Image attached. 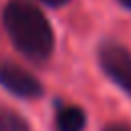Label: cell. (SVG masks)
I'll return each mask as SVG.
<instances>
[{"mask_svg": "<svg viewBox=\"0 0 131 131\" xmlns=\"http://www.w3.org/2000/svg\"><path fill=\"white\" fill-rule=\"evenodd\" d=\"M0 84L8 92H12L20 98H37L43 94V86L39 84V80L33 74H29L27 70H23L16 63L4 61V59H0Z\"/></svg>", "mask_w": 131, "mask_h": 131, "instance_id": "3957f363", "label": "cell"}, {"mask_svg": "<svg viewBox=\"0 0 131 131\" xmlns=\"http://www.w3.org/2000/svg\"><path fill=\"white\" fill-rule=\"evenodd\" d=\"M41 2H45V4H51V6H61V4H66L68 0H41Z\"/></svg>", "mask_w": 131, "mask_h": 131, "instance_id": "52a82bcc", "label": "cell"}, {"mask_svg": "<svg viewBox=\"0 0 131 131\" xmlns=\"http://www.w3.org/2000/svg\"><path fill=\"white\" fill-rule=\"evenodd\" d=\"M104 131H131V127L125 125V123H111V125L104 127Z\"/></svg>", "mask_w": 131, "mask_h": 131, "instance_id": "8992f818", "label": "cell"}, {"mask_svg": "<svg viewBox=\"0 0 131 131\" xmlns=\"http://www.w3.org/2000/svg\"><path fill=\"white\" fill-rule=\"evenodd\" d=\"M102 72L131 96V51L117 43H106L98 51Z\"/></svg>", "mask_w": 131, "mask_h": 131, "instance_id": "7a4b0ae2", "label": "cell"}, {"mask_svg": "<svg viewBox=\"0 0 131 131\" xmlns=\"http://www.w3.org/2000/svg\"><path fill=\"white\" fill-rule=\"evenodd\" d=\"M0 131H31V127L16 111L0 106Z\"/></svg>", "mask_w": 131, "mask_h": 131, "instance_id": "5b68a950", "label": "cell"}, {"mask_svg": "<svg viewBox=\"0 0 131 131\" xmlns=\"http://www.w3.org/2000/svg\"><path fill=\"white\" fill-rule=\"evenodd\" d=\"M84 125H86V115L76 104L61 106L55 115V129L57 131H82Z\"/></svg>", "mask_w": 131, "mask_h": 131, "instance_id": "277c9868", "label": "cell"}, {"mask_svg": "<svg viewBox=\"0 0 131 131\" xmlns=\"http://www.w3.org/2000/svg\"><path fill=\"white\" fill-rule=\"evenodd\" d=\"M4 27L16 49L33 61H43L53 51V31L45 14L29 0H10L4 8Z\"/></svg>", "mask_w": 131, "mask_h": 131, "instance_id": "6da1fadb", "label": "cell"}, {"mask_svg": "<svg viewBox=\"0 0 131 131\" xmlns=\"http://www.w3.org/2000/svg\"><path fill=\"white\" fill-rule=\"evenodd\" d=\"M123 6H127V8H131V0H119Z\"/></svg>", "mask_w": 131, "mask_h": 131, "instance_id": "ba28073f", "label": "cell"}]
</instances>
